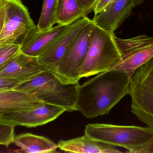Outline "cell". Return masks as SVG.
<instances>
[{
    "label": "cell",
    "instance_id": "obj_1",
    "mask_svg": "<svg viewBox=\"0 0 153 153\" xmlns=\"http://www.w3.org/2000/svg\"><path fill=\"white\" fill-rule=\"evenodd\" d=\"M130 79L125 71L111 70L97 74L78 89V111L88 119L108 114L128 94Z\"/></svg>",
    "mask_w": 153,
    "mask_h": 153
},
{
    "label": "cell",
    "instance_id": "obj_2",
    "mask_svg": "<svg viewBox=\"0 0 153 153\" xmlns=\"http://www.w3.org/2000/svg\"><path fill=\"white\" fill-rule=\"evenodd\" d=\"M85 134L93 139L124 148L130 153H153V128L105 123L86 125Z\"/></svg>",
    "mask_w": 153,
    "mask_h": 153
},
{
    "label": "cell",
    "instance_id": "obj_3",
    "mask_svg": "<svg viewBox=\"0 0 153 153\" xmlns=\"http://www.w3.org/2000/svg\"><path fill=\"white\" fill-rule=\"evenodd\" d=\"M79 85V83L63 84L52 72L45 70L22 82L15 89L45 102L61 106L70 112L78 111L76 101Z\"/></svg>",
    "mask_w": 153,
    "mask_h": 153
},
{
    "label": "cell",
    "instance_id": "obj_4",
    "mask_svg": "<svg viewBox=\"0 0 153 153\" xmlns=\"http://www.w3.org/2000/svg\"><path fill=\"white\" fill-rule=\"evenodd\" d=\"M115 36L114 34L95 25L90 45L80 69V78L109 70L120 60V53Z\"/></svg>",
    "mask_w": 153,
    "mask_h": 153
},
{
    "label": "cell",
    "instance_id": "obj_5",
    "mask_svg": "<svg viewBox=\"0 0 153 153\" xmlns=\"http://www.w3.org/2000/svg\"><path fill=\"white\" fill-rule=\"evenodd\" d=\"M131 112L153 128V59L140 67L130 79Z\"/></svg>",
    "mask_w": 153,
    "mask_h": 153
},
{
    "label": "cell",
    "instance_id": "obj_6",
    "mask_svg": "<svg viewBox=\"0 0 153 153\" xmlns=\"http://www.w3.org/2000/svg\"><path fill=\"white\" fill-rule=\"evenodd\" d=\"M94 26L91 20L76 36L53 73L63 84L79 83L80 69L90 45Z\"/></svg>",
    "mask_w": 153,
    "mask_h": 153
},
{
    "label": "cell",
    "instance_id": "obj_7",
    "mask_svg": "<svg viewBox=\"0 0 153 153\" xmlns=\"http://www.w3.org/2000/svg\"><path fill=\"white\" fill-rule=\"evenodd\" d=\"M120 53V60L109 70L125 71L131 77L138 68L153 58V38L141 35L129 39L115 36Z\"/></svg>",
    "mask_w": 153,
    "mask_h": 153
},
{
    "label": "cell",
    "instance_id": "obj_8",
    "mask_svg": "<svg viewBox=\"0 0 153 153\" xmlns=\"http://www.w3.org/2000/svg\"><path fill=\"white\" fill-rule=\"evenodd\" d=\"M3 27L0 34V45L18 43L31 29L36 27L27 7L21 0H4Z\"/></svg>",
    "mask_w": 153,
    "mask_h": 153
},
{
    "label": "cell",
    "instance_id": "obj_9",
    "mask_svg": "<svg viewBox=\"0 0 153 153\" xmlns=\"http://www.w3.org/2000/svg\"><path fill=\"white\" fill-rule=\"evenodd\" d=\"M91 20L85 16L69 25L37 56L39 64L54 73L72 40Z\"/></svg>",
    "mask_w": 153,
    "mask_h": 153
},
{
    "label": "cell",
    "instance_id": "obj_10",
    "mask_svg": "<svg viewBox=\"0 0 153 153\" xmlns=\"http://www.w3.org/2000/svg\"><path fill=\"white\" fill-rule=\"evenodd\" d=\"M64 108L44 102L28 109L10 112L0 116V121L13 124L34 128L56 120L64 112Z\"/></svg>",
    "mask_w": 153,
    "mask_h": 153
},
{
    "label": "cell",
    "instance_id": "obj_11",
    "mask_svg": "<svg viewBox=\"0 0 153 153\" xmlns=\"http://www.w3.org/2000/svg\"><path fill=\"white\" fill-rule=\"evenodd\" d=\"M45 70L37 57L28 56L20 51L0 68V76L24 82Z\"/></svg>",
    "mask_w": 153,
    "mask_h": 153
},
{
    "label": "cell",
    "instance_id": "obj_12",
    "mask_svg": "<svg viewBox=\"0 0 153 153\" xmlns=\"http://www.w3.org/2000/svg\"><path fill=\"white\" fill-rule=\"evenodd\" d=\"M135 0H114L92 20L97 26L111 34L128 18L135 7Z\"/></svg>",
    "mask_w": 153,
    "mask_h": 153
},
{
    "label": "cell",
    "instance_id": "obj_13",
    "mask_svg": "<svg viewBox=\"0 0 153 153\" xmlns=\"http://www.w3.org/2000/svg\"><path fill=\"white\" fill-rule=\"evenodd\" d=\"M69 25H58L42 31L36 27L23 37L20 43V51L28 56L37 57Z\"/></svg>",
    "mask_w": 153,
    "mask_h": 153
},
{
    "label": "cell",
    "instance_id": "obj_14",
    "mask_svg": "<svg viewBox=\"0 0 153 153\" xmlns=\"http://www.w3.org/2000/svg\"><path fill=\"white\" fill-rule=\"evenodd\" d=\"M62 151L69 153H120L114 146L93 139L86 134L69 140H60L57 144Z\"/></svg>",
    "mask_w": 153,
    "mask_h": 153
},
{
    "label": "cell",
    "instance_id": "obj_15",
    "mask_svg": "<svg viewBox=\"0 0 153 153\" xmlns=\"http://www.w3.org/2000/svg\"><path fill=\"white\" fill-rule=\"evenodd\" d=\"M43 102L33 96L15 89L0 92V116L14 111L32 108Z\"/></svg>",
    "mask_w": 153,
    "mask_h": 153
},
{
    "label": "cell",
    "instance_id": "obj_16",
    "mask_svg": "<svg viewBox=\"0 0 153 153\" xmlns=\"http://www.w3.org/2000/svg\"><path fill=\"white\" fill-rule=\"evenodd\" d=\"M13 142L27 153H52L58 148L57 144L48 138L30 133L15 136Z\"/></svg>",
    "mask_w": 153,
    "mask_h": 153
},
{
    "label": "cell",
    "instance_id": "obj_17",
    "mask_svg": "<svg viewBox=\"0 0 153 153\" xmlns=\"http://www.w3.org/2000/svg\"><path fill=\"white\" fill-rule=\"evenodd\" d=\"M88 14L76 0H59L56 24L68 25Z\"/></svg>",
    "mask_w": 153,
    "mask_h": 153
},
{
    "label": "cell",
    "instance_id": "obj_18",
    "mask_svg": "<svg viewBox=\"0 0 153 153\" xmlns=\"http://www.w3.org/2000/svg\"><path fill=\"white\" fill-rule=\"evenodd\" d=\"M59 0H44L41 16L36 27L39 31L50 29L56 24Z\"/></svg>",
    "mask_w": 153,
    "mask_h": 153
},
{
    "label": "cell",
    "instance_id": "obj_19",
    "mask_svg": "<svg viewBox=\"0 0 153 153\" xmlns=\"http://www.w3.org/2000/svg\"><path fill=\"white\" fill-rule=\"evenodd\" d=\"M15 127L13 124L0 121V145L8 147L13 143Z\"/></svg>",
    "mask_w": 153,
    "mask_h": 153
},
{
    "label": "cell",
    "instance_id": "obj_20",
    "mask_svg": "<svg viewBox=\"0 0 153 153\" xmlns=\"http://www.w3.org/2000/svg\"><path fill=\"white\" fill-rule=\"evenodd\" d=\"M20 51V44L15 43L0 45V68Z\"/></svg>",
    "mask_w": 153,
    "mask_h": 153
},
{
    "label": "cell",
    "instance_id": "obj_21",
    "mask_svg": "<svg viewBox=\"0 0 153 153\" xmlns=\"http://www.w3.org/2000/svg\"><path fill=\"white\" fill-rule=\"evenodd\" d=\"M21 83L19 80L0 76V92L14 90Z\"/></svg>",
    "mask_w": 153,
    "mask_h": 153
},
{
    "label": "cell",
    "instance_id": "obj_22",
    "mask_svg": "<svg viewBox=\"0 0 153 153\" xmlns=\"http://www.w3.org/2000/svg\"><path fill=\"white\" fill-rule=\"evenodd\" d=\"M80 6L86 10L88 14L94 10L98 0H76Z\"/></svg>",
    "mask_w": 153,
    "mask_h": 153
},
{
    "label": "cell",
    "instance_id": "obj_23",
    "mask_svg": "<svg viewBox=\"0 0 153 153\" xmlns=\"http://www.w3.org/2000/svg\"><path fill=\"white\" fill-rule=\"evenodd\" d=\"M114 0H98L93 10L94 16L101 13Z\"/></svg>",
    "mask_w": 153,
    "mask_h": 153
},
{
    "label": "cell",
    "instance_id": "obj_24",
    "mask_svg": "<svg viewBox=\"0 0 153 153\" xmlns=\"http://www.w3.org/2000/svg\"><path fill=\"white\" fill-rule=\"evenodd\" d=\"M5 9H4V0H0V34L3 27L4 23Z\"/></svg>",
    "mask_w": 153,
    "mask_h": 153
},
{
    "label": "cell",
    "instance_id": "obj_25",
    "mask_svg": "<svg viewBox=\"0 0 153 153\" xmlns=\"http://www.w3.org/2000/svg\"><path fill=\"white\" fill-rule=\"evenodd\" d=\"M144 0H135V7L140 5L144 2Z\"/></svg>",
    "mask_w": 153,
    "mask_h": 153
}]
</instances>
